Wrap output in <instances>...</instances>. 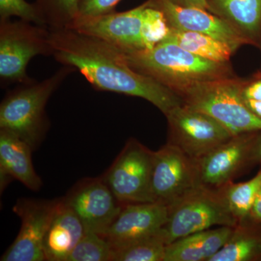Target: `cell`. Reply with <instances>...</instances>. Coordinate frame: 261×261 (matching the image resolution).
Masks as SVG:
<instances>
[{"instance_id": "25", "label": "cell", "mask_w": 261, "mask_h": 261, "mask_svg": "<svg viewBox=\"0 0 261 261\" xmlns=\"http://www.w3.org/2000/svg\"><path fill=\"white\" fill-rule=\"evenodd\" d=\"M113 248L102 235L85 232L66 261H111Z\"/></svg>"}, {"instance_id": "3", "label": "cell", "mask_w": 261, "mask_h": 261, "mask_svg": "<svg viewBox=\"0 0 261 261\" xmlns=\"http://www.w3.org/2000/svg\"><path fill=\"white\" fill-rule=\"evenodd\" d=\"M75 70L63 65L42 82L33 80L9 91L0 105V129L9 130L28 143L33 150L37 149L49 128L45 111L48 100Z\"/></svg>"}, {"instance_id": "30", "label": "cell", "mask_w": 261, "mask_h": 261, "mask_svg": "<svg viewBox=\"0 0 261 261\" xmlns=\"http://www.w3.org/2000/svg\"><path fill=\"white\" fill-rule=\"evenodd\" d=\"M173 4L185 8H196L208 11L209 7L206 0H168Z\"/></svg>"}, {"instance_id": "9", "label": "cell", "mask_w": 261, "mask_h": 261, "mask_svg": "<svg viewBox=\"0 0 261 261\" xmlns=\"http://www.w3.org/2000/svg\"><path fill=\"white\" fill-rule=\"evenodd\" d=\"M153 151L130 138L102 176L123 205L154 202L152 192Z\"/></svg>"}, {"instance_id": "22", "label": "cell", "mask_w": 261, "mask_h": 261, "mask_svg": "<svg viewBox=\"0 0 261 261\" xmlns=\"http://www.w3.org/2000/svg\"><path fill=\"white\" fill-rule=\"evenodd\" d=\"M162 228L154 234L113 249L111 261H163L167 242Z\"/></svg>"}, {"instance_id": "24", "label": "cell", "mask_w": 261, "mask_h": 261, "mask_svg": "<svg viewBox=\"0 0 261 261\" xmlns=\"http://www.w3.org/2000/svg\"><path fill=\"white\" fill-rule=\"evenodd\" d=\"M34 3L49 29H68L79 17L80 0H36Z\"/></svg>"}, {"instance_id": "7", "label": "cell", "mask_w": 261, "mask_h": 261, "mask_svg": "<svg viewBox=\"0 0 261 261\" xmlns=\"http://www.w3.org/2000/svg\"><path fill=\"white\" fill-rule=\"evenodd\" d=\"M49 29L19 20H0V80L3 87L34 80L27 66L34 57L53 56Z\"/></svg>"}, {"instance_id": "23", "label": "cell", "mask_w": 261, "mask_h": 261, "mask_svg": "<svg viewBox=\"0 0 261 261\" xmlns=\"http://www.w3.org/2000/svg\"><path fill=\"white\" fill-rule=\"evenodd\" d=\"M261 187V168L251 179L241 183L230 182L222 187L228 207L239 223L245 221Z\"/></svg>"}, {"instance_id": "11", "label": "cell", "mask_w": 261, "mask_h": 261, "mask_svg": "<svg viewBox=\"0 0 261 261\" xmlns=\"http://www.w3.org/2000/svg\"><path fill=\"white\" fill-rule=\"evenodd\" d=\"M59 200L23 198L17 201L13 212L21 221L14 242L1 257L2 261L46 260L44 242Z\"/></svg>"}, {"instance_id": "27", "label": "cell", "mask_w": 261, "mask_h": 261, "mask_svg": "<svg viewBox=\"0 0 261 261\" xmlns=\"http://www.w3.org/2000/svg\"><path fill=\"white\" fill-rule=\"evenodd\" d=\"M121 0H80L78 18L99 16L115 11Z\"/></svg>"}, {"instance_id": "13", "label": "cell", "mask_w": 261, "mask_h": 261, "mask_svg": "<svg viewBox=\"0 0 261 261\" xmlns=\"http://www.w3.org/2000/svg\"><path fill=\"white\" fill-rule=\"evenodd\" d=\"M63 199L82 221L85 232L99 234L106 232L123 206L102 177L83 178Z\"/></svg>"}, {"instance_id": "21", "label": "cell", "mask_w": 261, "mask_h": 261, "mask_svg": "<svg viewBox=\"0 0 261 261\" xmlns=\"http://www.w3.org/2000/svg\"><path fill=\"white\" fill-rule=\"evenodd\" d=\"M165 40L174 43L196 56L218 63H229L234 53L228 44L201 33L170 29Z\"/></svg>"}, {"instance_id": "8", "label": "cell", "mask_w": 261, "mask_h": 261, "mask_svg": "<svg viewBox=\"0 0 261 261\" xmlns=\"http://www.w3.org/2000/svg\"><path fill=\"white\" fill-rule=\"evenodd\" d=\"M196 162L200 185L224 187L261 165V130L233 135Z\"/></svg>"}, {"instance_id": "16", "label": "cell", "mask_w": 261, "mask_h": 261, "mask_svg": "<svg viewBox=\"0 0 261 261\" xmlns=\"http://www.w3.org/2000/svg\"><path fill=\"white\" fill-rule=\"evenodd\" d=\"M33 149L9 130L0 129V178L1 190L10 179L21 182L29 190L38 191L42 181L34 169Z\"/></svg>"}, {"instance_id": "17", "label": "cell", "mask_w": 261, "mask_h": 261, "mask_svg": "<svg viewBox=\"0 0 261 261\" xmlns=\"http://www.w3.org/2000/svg\"><path fill=\"white\" fill-rule=\"evenodd\" d=\"M85 229L74 211L59 199L44 242L46 260L66 261Z\"/></svg>"}, {"instance_id": "26", "label": "cell", "mask_w": 261, "mask_h": 261, "mask_svg": "<svg viewBox=\"0 0 261 261\" xmlns=\"http://www.w3.org/2000/svg\"><path fill=\"white\" fill-rule=\"evenodd\" d=\"M13 16L47 27L39 15L35 3L31 4L25 0H0V20H8Z\"/></svg>"}, {"instance_id": "29", "label": "cell", "mask_w": 261, "mask_h": 261, "mask_svg": "<svg viewBox=\"0 0 261 261\" xmlns=\"http://www.w3.org/2000/svg\"><path fill=\"white\" fill-rule=\"evenodd\" d=\"M243 221H247V222L250 223V224L261 226V187L258 193H257L251 210L249 213L246 219Z\"/></svg>"}, {"instance_id": "2", "label": "cell", "mask_w": 261, "mask_h": 261, "mask_svg": "<svg viewBox=\"0 0 261 261\" xmlns=\"http://www.w3.org/2000/svg\"><path fill=\"white\" fill-rule=\"evenodd\" d=\"M124 56L132 69L176 94L195 84L235 76L229 63L209 61L165 39L152 49Z\"/></svg>"}, {"instance_id": "5", "label": "cell", "mask_w": 261, "mask_h": 261, "mask_svg": "<svg viewBox=\"0 0 261 261\" xmlns=\"http://www.w3.org/2000/svg\"><path fill=\"white\" fill-rule=\"evenodd\" d=\"M158 9L149 3L128 10L88 18H78L68 29L100 39L127 55L156 45L152 24Z\"/></svg>"}, {"instance_id": "19", "label": "cell", "mask_w": 261, "mask_h": 261, "mask_svg": "<svg viewBox=\"0 0 261 261\" xmlns=\"http://www.w3.org/2000/svg\"><path fill=\"white\" fill-rule=\"evenodd\" d=\"M208 11L227 22L250 44L259 47L261 0H206Z\"/></svg>"}, {"instance_id": "28", "label": "cell", "mask_w": 261, "mask_h": 261, "mask_svg": "<svg viewBox=\"0 0 261 261\" xmlns=\"http://www.w3.org/2000/svg\"><path fill=\"white\" fill-rule=\"evenodd\" d=\"M242 95L245 99L261 101V74L257 73L250 81H245Z\"/></svg>"}, {"instance_id": "15", "label": "cell", "mask_w": 261, "mask_h": 261, "mask_svg": "<svg viewBox=\"0 0 261 261\" xmlns=\"http://www.w3.org/2000/svg\"><path fill=\"white\" fill-rule=\"evenodd\" d=\"M168 219V207L159 202L125 204L103 237L113 249L159 232Z\"/></svg>"}, {"instance_id": "1", "label": "cell", "mask_w": 261, "mask_h": 261, "mask_svg": "<svg viewBox=\"0 0 261 261\" xmlns=\"http://www.w3.org/2000/svg\"><path fill=\"white\" fill-rule=\"evenodd\" d=\"M49 40L56 61L79 70L96 90L142 98L164 115L183 105L172 90L132 69L124 54L97 38L49 29Z\"/></svg>"}, {"instance_id": "14", "label": "cell", "mask_w": 261, "mask_h": 261, "mask_svg": "<svg viewBox=\"0 0 261 261\" xmlns=\"http://www.w3.org/2000/svg\"><path fill=\"white\" fill-rule=\"evenodd\" d=\"M149 2L163 12L170 29L206 34L228 44L233 51L250 44L227 22L207 10L178 6L168 0Z\"/></svg>"}, {"instance_id": "33", "label": "cell", "mask_w": 261, "mask_h": 261, "mask_svg": "<svg viewBox=\"0 0 261 261\" xmlns=\"http://www.w3.org/2000/svg\"><path fill=\"white\" fill-rule=\"evenodd\" d=\"M259 73H260V74H261V71H260V72H259Z\"/></svg>"}, {"instance_id": "31", "label": "cell", "mask_w": 261, "mask_h": 261, "mask_svg": "<svg viewBox=\"0 0 261 261\" xmlns=\"http://www.w3.org/2000/svg\"><path fill=\"white\" fill-rule=\"evenodd\" d=\"M245 104L252 113L261 118V101L252 100V99H245Z\"/></svg>"}, {"instance_id": "6", "label": "cell", "mask_w": 261, "mask_h": 261, "mask_svg": "<svg viewBox=\"0 0 261 261\" xmlns=\"http://www.w3.org/2000/svg\"><path fill=\"white\" fill-rule=\"evenodd\" d=\"M167 207L162 228L167 245L214 226L234 227L238 224L220 188L198 185Z\"/></svg>"}, {"instance_id": "20", "label": "cell", "mask_w": 261, "mask_h": 261, "mask_svg": "<svg viewBox=\"0 0 261 261\" xmlns=\"http://www.w3.org/2000/svg\"><path fill=\"white\" fill-rule=\"evenodd\" d=\"M209 261H261V226L243 221Z\"/></svg>"}, {"instance_id": "32", "label": "cell", "mask_w": 261, "mask_h": 261, "mask_svg": "<svg viewBox=\"0 0 261 261\" xmlns=\"http://www.w3.org/2000/svg\"><path fill=\"white\" fill-rule=\"evenodd\" d=\"M259 48H260V49H261V39H260V45H259Z\"/></svg>"}, {"instance_id": "12", "label": "cell", "mask_w": 261, "mask_h": 261, "mask_svg": "<svg viewBox=\"0 0 261 261\" xmlns=\"http://www.w3.org/2000/svg\"><path fill=\"white\" fill-rule=\"evenodd\" d=\"M198 185L196 160L168 143L154 152L152 192L154 202L169 206Z\"/></svg>"}, {"instance_id": "4", "label": "cell", "mask_w": 261, "mask_h": 261, "mask_svg": "<svg viewBox=\"0 0 261 261\" xmlns=\"http://www.w3.org/2000/svg\"><path fill=\"white\" fill-rule=\"evenodd\" d=\"M245 83L234 76L195 84L177 94L183 104L212 117L232 135L261 130V118L242 95Z\"/></svg>"}, {"instance_id": "10", "label": "cell", "mask_w": 261, "mask_h": 261, "mask_svg": "<svg viewBox=\"0 0 261 261\" xmlns=\"http://www.w3.org/2000/svg\"><path fill=\"white\" fill-rule=\"evenodd\" d=\"M165 116L168 122L167 143L196 161L233 136L212 117L185 104L173 108Z\"/></svg>"}, {"instance_id": "18", "label": "cell", "mask_w": 261, "mask_h": 261, "mask_svg": "<svg viewBox=\"0 0 261 261\" xmlns=\"http://www.w3.org/2000/svg\"><path fill=\"white\" fill-rule=\"evenodd\" d=\"M233 228H211L178 239L166 245L163 261H209L227 242Z\"/></svg>"}]
</instances>
